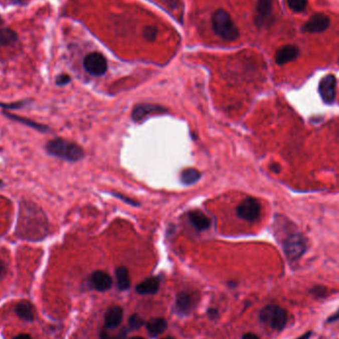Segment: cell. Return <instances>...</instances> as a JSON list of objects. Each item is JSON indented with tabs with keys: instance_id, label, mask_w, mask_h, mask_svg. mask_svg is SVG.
<instances>
[{
	"instance_id": "1",
	"label": "cell",
	"mask_w": 339,
	"mask_h": 339,
	"mask_svg": "<svg viewBox=\"0 0 339 339\" xmlns=\"http://www.w3.org/2000/svg\"><path fill=\"white\" fill-rule=\"evenodd\" d=\"M49 232L48 218L42 209L33 202L22 201L15 235L21 239L38 241L47 237Z\"/></svg>"
},
{
	"instance_id": "2",
	"label": "cell",
	"mask_w": 339,
	"mask_h": 339,
	"mask_svg": "<svg viewBox=\"0 0 339 339\" xmlns=\"http://www.w3.org/2000/svg\"><path fill=\"white\" fill-rule=\"evenodd\" d=\"M45 149L49 155L69 162H78L85 155L80 145L63 138H55L49 141Z\"/></svg>"
},
{
	"instance_id": "3",
	"label": "cell",
	"mask_w": 339,
	"mask_h": 339,
	"mask_svg": "<svg viewBox=\"0 0 339 339\" xmlns=\"http://www.w3.org/2000/svg\"><path fill=\"white\" fill-rule=\"evenodd\" d=\"M214 33L226 42H233L239 37V30L234 24L231 16L224 9L216 10L212 18Z\"/></svg>"
},
{
	"instance_id": "4",
	"label": "cell",
	"mask_w": 339,
	"mask_h": 339,
	"mask_svg": "<svg viewBox=\"0 0 339 339\" xmlns=\"http://www.w3.org/2000/svg\"><path fill=\"white\" fill-rule=\"evenodd\" d=\"M260 319L264 323L270 325L273 329L282 330L287 324L288 312L279 305L270 304L261 310Z\"/></svg>"
},
{
	"instance_id": "5",
	"label": "cell",
	"mask_w": 339,
	"mask_h": 339,
	"mask_svg": "<svg viewBox=\"0 0 339 339\" xmlns=\"http://www.w3.org/2000/svg\"><path fill=\"white\" fill-rule=\"evenodd\" d=\"M306 250L305 239L299 233L290 234L284 241V251L287 258L295 262L298 260Z\"/></svg>"
},
{
	"instance_id": "6",
	"label": "cell",
	"mask_w": 339,
	"mask_h": 339,
	"mask_svg": "<svg viewBox=\"0 0 339 339\" xmlns=\"http://www.w3.org/2000/svg\"><path fill=\"white\" fill-rule=\"evenodd\" d=\"M84 68L92 76H102L107 71V62L100 53H90L84 59Z\"/></svg>"
},
{
	"instance_id": "7",
	"label": "cell",
	"mask_w": 339,
	"mask_h": 339,
	"mask_svg": "<svg viewBox=\"0 0 339 339\" xmlns=\"http://www.w3.org/2000/svg\"><path fill=\"white\" fill-rule=\"evenodd\" d=\"M336 78L333 75H327L321 79L318 85V92L322 100L327 103H333L336 96Z\"/></svg>"
},
{
	"instance_id": "8",
	"label": "cell",
	"mask_w": 339,
	"mask_h": 339,
	"mask_svg": "<svg viewBox=\"0 0 339 339\" xmlns=\"http://www.w3.org/2000/svg\"><path fill=\"white\" fill-rule=\"evenodd\" d=\"M261 212V206L257 200L253 198L245 199L237 208V214L242 219L247 221H255Z\"/></svg>"
},
{
	"instance_id": "9",
	"label": "cell",
	"mask_w": 339,
	"mask_h": 339,
	"mask_svg": "<svg viewBox=\"0 0 339 339\" xmlns=\"http://www.w3.org/2000/svg\"><path fill=\"white\" fill-rule=\"evenodd\" d=\"M330 25V18L322 13L313 14L303 25L302 31L305 33H320L325 31Z\"/></svg>"
},
{
	"instance_id": "10",
	"label": "cell",
	"mask_w": 339,
	"mask_h": 339,
	"mask_svg": "<svg viewBox=\"0 0 339 339\" xmlns=\"http://www.w3.org/2000/svg\"><path fill=\"white\" fill-rule=\"evenodd\" d=\"M257 16L255 19L256 25L259 27L265 26L269 21V18L272 16L273 12V2L272 0H259L256 5Z\"/></svg>"
},
{
	"instance_id": "11",
	"label": "cell",
	"mask_w": 339,
	"mask_h": 339,
	"mask_svg": "<svg viewBox=\"0 0 339 339\" xmlns=\"http://www.w3.org/2000/svg\"><path fill=\"white\" fill-rule=\"evenodd\" d=\"M298 55H299V50L297 46L287 45L277 51L275 61L278 65L283 66L290 62L295 61L298 57Z\"/></svg>"
},
{
	"instance_id": "12",
	"label": "cell",
	"mask_w": 339,
	"mask_h": 339,
	"mask_svg": "<svg viewBox=\"0 0 339 339\" xmlns=\"http://www.w3.org/2000/svg\"><path fill=\"white\" fill-rule=\"evenodd\" d=\"M90 283L91 286L99 292L108 291L112 287V279L111 277L103 272V271H95L90 276Z\"/></svg>"
},
{
	"instance_id": "13",
	"label": "cell",
	"mask_w": 339,
	"mask_h": 339,
	"mask_svg": "<svg viewBox=\"0 0 339 339\" xmlns=\"http://www.w3.org/2000/svg\"><path fill=\"white\" fill-rule=\"evenodd\" d=\"M198 301L199 297H196L194 294L182 292L177 297V307L180 312L188 314L196 307Z\"/></svg>"
},
{
	"instance_id": "14",
	"label": "cell",
	"mask_w": 339,
	"mask_h": 339,
	"mask_svg": "<svg viewBox=\"0 0 339 339\" xmlns=\"http://www.w3.org/2000/svg\"><path fill=\"white\" fill-rule=\"evenodd\" d=\"M164 111H167V109L158 106V105H153V104H140L137 105L132 112V118L135 121L142 120L149 114H154V113H162Z\"/></svg>"
},
{
	"instance_id": "15",
	"label": "cell",
	"mask_w": 339,
	"mask_h": 339,
	"mask_svg": "<svg viewBox=\"0 0 339 339\" xmlns=\"http://www.w3.org/2000/svg\"><path fill=\"white\" fill-rule=\"evenodd\" d=\"M122 316H123V309L120 306L109 307L104 316L105 327L107 329L116 328L121 323Z\"/></svg>"
},
{
	"instance_id": "16",
	"label": "cell",
	"mask_w": 339,
	"mask_h": 339,
	"mask_svg": "<svg viewBox=\"0 0 339 339\" xmlns=\"http://www.w3.org/2000/svg\"><path fill=\"white\" fill-rule=\"evenodd\" d=\"M161 280L159 277H151L136 287V292L140 295H154L160 288Z\"/></svg>"
},
{
	"instance_id": "17",
	"label": "cell",
	"mask_w": 339,
	"mask_h": 339,
	"mask_svg": "<svg viewBox=\"0 0 339 339\" xmlns=\"http://www.w3.org/2000/svg\"><path fill=\"white\" fill-rule=\"evenodd\" d=\"M2 113H3L4 116H6L7 118H9L10 120H13L15 122H19V123L24 124V125H26L28 127L34 128L37 131H39V132H44L45 133V132L49 131V127L48 126L41 124L39 122H36V121H34L32 119H29V118H26V117H22V116H19V115H16V114H12V113H10V112H8L6 110H3Z\"/></svg>"
},
{
	"instance_id": "18",
	"label": "cell",
	"mask_w": 339,
	"mask_h": 339,
	"mask_svg": "<svg viewBox=\"0 0 339 339\" xmlns=\"http://www.w3.org/2000/svg\"><path fill=\"white\" fill-rule=\"evenodd\" d=\"M189 219L193 226L201 231L207 230L211 226V219L201 212H190Z\"/></svg>"
},
{
	"instance_id": "19",
	"label": "cell",
	"mask_w": 339,
	"mask_h": 339,
	"mask_svg": "<svg viewBox=\"0 0 339 339\" xmlns=\"http://www.w3.org/2000/svg\"><path fill=\"white\" fill-rule=\"evenodd\" d=\"M15 311L17 315L25 321H32L34 319V309L32 304L28 301L19 302L16 305Z\"/></svg>"
},
{
	"instance_id": "20",
	"label": "cell",
	"mask_w": 339,
	"mask_h": 339,
	"mask_svg": "<svg viewBox=\"0 0 339 339\" xmlns=\"http://www.w3.org/2000/svg\"><path fill=\"white\" fill-rule=\"evenodd\" d=\"M167 321L164 318H154L147 323V330L149 334L156 337L163 333L167 329Z\"/></svg>"
},
{
	"instance_id": "21",
	"label": "cell",
	"mask_w": 339,
	"mask_h": 339,
	"mask_svg": "<svg viewBox=\"0 0 339 339\" xmlns=\"http://www.w3.org/2000/svg\"><path fill=\"white\" fill-rule=\"evenodd\" d=\"M116 279H117V287L120 291H125L130 287V277L127 268L119 267L116 270Z\"/></svg>"
},
{
	"instance_id": "22",
	"label": "cell",
	"mask_w": 339,
	"mask_h": 339,
	"mask_svg": "<svg viewBox=\"0 0 339 339\" xmlns=\"http://www.w3.org/2000/svg\"><path fill=\"white\" fill-rule=\"evenodd\" d=\"M18 35L17 33L10 28H2L0 29V45L1 46H9L17 41Z\"/></svg>"
},
{
	"instance_id": "23",
	"label": "cell",
	"mask_w": 339,
	"mask_h": 339,
	"mask_svg": "<svg viewBox=\"0 0 339 339\" xmlns=\"http://www.w3.org/2000/svg\"><path fill=\"white\" fill-rule=\"evenodd\" d=\"M181 179L185 185H193L201 179V173L197 169H185L182 173Z\"/></svg>"
},
{
	"instance_id": "24",
	"label": "cell",
	"mask_w": 339,
	"mask_h": 339,
	"mask_svg": "<svg viewBox=\"0 0 339 339\" xmlns=\"http://www.w3.org/2000/svg\"><path fill=\"white\" fill-rule=\"evenodd\" d=\"M291 10L295 12H301L306 8L307 0H287Z\"/></svg>"
},
{
	"instance_id": "25",
	"label": "cell",
	"mask_w": 339,
	"mask_h": 339,
	"mask_svg": "<svg viewBox=\"0 0 339 339\" xmlns=\"http://www.w3.org/2000/svg\"><path fill=\"white\" fill-rule=\"evenodd\" d=\"M157 35L158 29L154 26H147L143 31V37L149 42H154L157 38Z\"/></svg>"
},
{
	"instance_id": "26",
	"label": "cell",
	"mask_w": 339,
	"mask_h": 339,
	"mask_svg": "<svg viewBox=\"0 0 339 339\" xmlns=\"http://www.w3.org/2000/svg\"><path fill=\"white\" fill-rule=\"evenodd\" d=\"M145 322L144 320L138 315V314H133L129 318V327L131 329H137L140 328L142 325H144Z\"/></svg>"
},
{
	"instance_id": "27",
	"label": "cell",
	"mask_w": 339,
	"mask_h": 339,
	"mask_svg": "<svg viewBox=\"0 0 339 339\" xmlns=\"http://www.w3.org/2000/svg\"><path fill=\"white\" fill-rule=\"evenodd\" d=\"M100 338L101 339H126V331L121 330L116 334H111L107 330L103 329L100 333Z\"/></svg>"
},
{
	"instance_id": "28",
	"label": "cell",
	"mask_w": 339,
	"mask_h": 339,
	"mask_svg": "<svg viewBox=\"0 0 339 339\" xmlns=\"http://www.w3.org/2000/svg\"><path fill=\"white\" fill-rule=\"evenodd\" d=\"M30 103V100H24V101H18L13 103H0V107L5 109H15V108H21L24 107L26 104Z\"/></svg>"
},
{
	"instance_id": "29",
	"label": "cell",
	"mask_w": 339,
	"mask_h": 339,
	"mask_svg": "<svg viewBox=\"0 0 339 339\" xmlns=\"http://www.w3.org/2000/svg\"><path fill=\"white\" fill-rule=\"evenodd\" d=\"M71 82V77L68 75H60L59 77H57L56 79V85L59 86H64V85H68Z\"/></svg>"
},
{
	"instance_id": "30",
	"label": "cell",
	"mask_w": 339,
	"mask_h": 339,
	"mask_svg": "<svg viewBox=\"0 0 339 339\" xmlns=\"http://www.w3.org/2000/svg\"><path fill=\"white\" fill-rule=\"evenodd\" d=\"M310 293L316 297H323L326 294V289L321 286H316L310 291Z\"/></svg>"
},
{
	"instance_id": "31",
	"label": "cell",
	"mask_w": 339,
	"mask_h": 339,
	"mask_svg": "<svg viewBox=\"0 0 339 339\" xmlns=\"http://www.w3.org/2000/svg\"><path fill=\"white\" fill-rule=\"evenodd\" d=\"M337 320H339V308L333 313V314H331L328 318H327V322H334V321H337Z\"/></svg>"
},
{
	"instance_id": "32",
	"label": "cell",
	"mask_w": 339,
	"mask_h": 339,
	"mask_svg": "<svg viewBox=\"0 0 339 339\" xmlns=\"http://www.w3.org/2000/svg\"><path fill=\"white\" fill-rule=\"evenodd\" d=\"M5 275H6V266L2 261H0V278H3Z\"/></svg>"
},
{
	"instance_id": "33",
	"label": "cell",
	"mask_w": 339,
	"mask_h": 339,
	"mask_svg": "<svg viewBox=\"0 0 339 339\" xmlns=\"http://www.w3.org/2000/svg\"><path fill=\"white\" fill-rule=\"evenodd\" d=\"M242 339H259V337L255 335L254 333H246L243 335Z\"/></svg>"
},
{
	"instance_id": "34",
	"label": "cell",
	"mask_w": 339,
	"mask_h": 339,
	"mask_svg": "<svg viewBox=\"0 0 339 339\" xmlns=\"http://www.w3.org/2000/svg\"><path fill=\"white\" fill-rule=\"evenodd\" d=\"M310 336H311V331H306L305 333H303L302 335L298 336V337L296 339H309L310 338Z\"/></svg>"
},
{
	"instance_id": "35",
	"label": "cell",
	"mask_w": 339,
	"mask_h": 339,
	"mask_svg": "<svg viewBox=\"0 0 339 339\" xmlns=\"http://www.w3.org/2000/svg\"><path fill=\"white\" fill-rule=\"evenodd\" d=\"M271 169H272L273 172H275V173H280L281 168H280V166H279L278 164H273V165L271 166Z\"/></svg>"
},
{
	"instance_id": "36",
	"label": "cell",
	"mask_w": 339,
	"mask_h": 339,
	"mask_svg": "<svg viewBox=\"0 0 339 339\" xmlns=\"http://www.w3.org/2000/svg\"><path fill=\"white\" fill-rule=\"evenodd\" d=\"M14 339H32L29 334H19Z\"/></svg>"
},
{
	"instance_id": "37",
	"label": "cell",
	"mask_w": 339,
	"mask_h": 339,
	"mask_svg": "<svg viewBox=\"0 0 339 339\" xmlns=\"http://www.w3.org/2000/svg\"><path fill=\"white\" fill-rule=\"evenodd\" d=\"M216 314H217V310H215V309H210V316L213 317V316H215Z\"/></svg>"
},
{
	"instance_id": "38",
	"label": "cell",
	"mask_w": 339,
	"mask_h": 339,
	"mask_svg": "<svg viewBox=\"0 0 339 339\" xmlns=\"http://www.w3.org/2000/svg\"><path fill=\"white\" fill-rule=\"evenodd\" d=\"M130 339H144L143 337H138V336H134V337H131Z\"/></svg>"
},
{
	"instance_id": "39",
	"label": "cell",
	"mask_w": 339,
	"mask_h": 339,
	"mask_svg": "<svg viewBox=\"0 0 339 339\" xmlns=\"http://www.w3.org/2000/svg\"><path fill=\"white\" fill-rule=\"evenodd\" d=\"M3 186V182L0 180V187H2Z\"/></svg>"
},
{
	"instance_id": "40",
	"label": "cell",
	"mask_w": 339,
	"mask_h": 339,
	"mask_svg": "<svg viewBox=\"0 0 339 339\" xmlns=\"http://www.w3.org/2000/svg\"><path fill=\"white\" fill-rule=\"evenodd\" d=\"M162 339H174V338H172V337H165V338H162Z\"/></svg>"
}]
</instances>
